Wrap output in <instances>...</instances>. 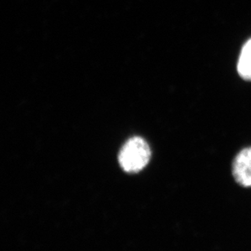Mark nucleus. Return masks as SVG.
Returning a JSON list of instances; mask_svg holds the SVG:
<instances>
[{
  "label": "nucleus",
  "mask_w": 251,
  "mask_h": 251,
  "mask_svg": "<svg viewBox=\"0 0 251 251\" xmlns=\"http://www.w3.org/2000/svg\"><path fill=\"white\" fill-rule=\"evenodd\" d=\"M240 76L247 81H251V39L242 48L237 64Z\"/></svg>",
  "instance_id": "7ed1b4c3"
},
{
  "label": "nucleus",
  "mask_w": 251,
  "mask_h": 251,
  "mask_svg": "<svg viewBox=\"0 0 251 251\" xmlns=\"http://www.w3.org/2000/svg\"><path fill=\"white\" fill-rule=\"evenodd\" d=\"M232 174L240 185L251 187V147L243 150L235 158Z\"/></svg>",
  "instance_id": "f03ea898"
},
{
  "label": "nucleus",
  "mask_w": 251,
  "mask_h": 251,
  "mask_svg": "<svg viewBox=\"0 0 251 251\" xmlns=\"http://www.w3.org/2000/svg\"><path fill=\"white\" fill-rule=\"evenodd\" d=\"M151 151L143 138L134 137L126 142L119 154V163L126 173H136L147 166Z\"/></svg>",
  "instance_id": "f257e3e1"
}]
</instances>
